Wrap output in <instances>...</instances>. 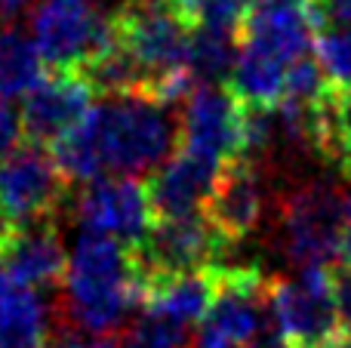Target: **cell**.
<instances>
[{
    "label": "cell",
    "instance_id": "obj_22",
    "mask_svg": "<svg viewBox=\"0 0 351 348\" xmlns=\"http://www.w3.org/2000/svg\"><path fill=\"white\" fill-rule=\"evenodd\" d=\"M315 55L333 86H351V28H321Z\"/></svg>",
    "mask_w": 351,
    "mask_h": 348
},
{
    "label": "cell",
    "instance_id": "obj_1",
    "mask_svg": "<svg viewBox=\"0 0 351 348\" xmlns=\"http://www.w3.org/2000/svg\"><path fill=\"white\" fill-rule=\"evenodd\" d=\"M62 284L71 321L90 333L117 330L145 306V281L136 269L133 250L102 234L86 232L77 240Z\"/></svg>",
    "mask_w": 351,
    "mask_h": 348
},
{
    "label": "cell",
    "instance_id": "obj_14",
    "mask_svg": "<svg viewBox=\"0 0 351 348\" xmlns=\"http://www.w3.org/2000/svg\"><path fill=\"white\" fill-rule=\"evenodd\" d=\"M222 164L200 158L194 151L176 148V154L164 160L148 179V197H152L154 219L200 213L204 201L210 197Z\"/></svg>",
    "mask_w": 351,
    "mask_h": 348
},
{
    "label": "cell",
    "instance_id": "obj_2",
    "mask_svg": "<svg viewBox=\"0 0 351 348\" xmlns=\"http://www.w3.org/2000/svg\"><path fill=\"white\" fill-rule=\"evenodd\" d=\"M170 105H160L139 92L111 96L93 105L86 127L96 142L102 170L111 176H139L158 170L179 145V127H173Z\"/></svg>",
    "mask_w": 351,
    "mask_h": 348
},
{
    "label": "cell",
    "instance_id": "obj_26",
    "mask_svg": "<svg viewBox=\"0 0 351 348\" xmlns=\"http://www.w3.org/2000/svg\"><path fill=\"white\" fill-rule=\"evenodd\" d=\"M31 3L34 0H0V25H10L12 28V22H19L31 10Z\"/></svg>",
    "mask_w": 351,
    "mask_h": 348
},
{
    "label": "cell",
    "instance_id": "obj_6",
    "mask_svg": "<svg viewBox=\"0 0 351 348\" xmlns=\"http://www.w3.org/2000/svg\"><path fill=\"white\" fill-rule=\"evenodd\" d=\"M179 148L222 166L247 158V102H241L225 84L194 86L182 108Z\"/></svg>",
    "mask_w": 351,
    "mask_h": 348
},
{
    "label": "cell",
    "instance_id": "obj_12",
    "mask_svg": "<svg viewBox=\"0 0 351 348\" xmlns=\"http://www.w3.org/2000/svg\"><path fill=\"white\" fill-rule=\"evenodd\" d=\"M317 40V18L311 0H253L237 28V47H250L293 65Z\"/></svg>",
    "mask_w": 351,
    "mask_h": 348
},
{
    "label": "cell",
    "instance_id": "obj_25",
    "mask_svg": "<svg viewBox=\"0 0 351 348\" xmlns=\"http://www.w3.org/2000/svg\"><path fill=\"white\" fill-rule=\"evenodd\" d=\"M333 287H336V306H339L342 330L351 333V271L342 262L333 265Z\"/></svg>",
    "mask_w": 351,
    "mask_h": 348
},
{
    "label": "cell",
    "instance_id": "obj_23",
    "mask_svg": "<svg viewBox=\"0 0 351 348\" xmlns=\"http://www.w3.org/2000/svg\"><path fill=\"white\" fill-rule=\"evenodd\" d=\"M311 10L321 28H351V0H311Z\"/></svg>",
    "mask_w": 351,
    "mask_h": 348
},
{
    "label": "cell",
    "instance_id": "obj_4",
    "mask_svg": "<svg viewBox=\"0 0 351 348\" xmlns=\"http://www.w3.org/2000/svg\"><path fill=\"white\" fill-rule=\"evenodd\" d=\"M351 216V195L330 185H302L280 203V238L296 265H336Z\"/></svg>",
    "mask_w": 351,
    "mask_h": 348
},
{
    "label": "cell",
    "instance_id": "obj_29",
    "mask_svg": "<svg viewBox=\"0 0 351 348\" xmlns=\"http://www.w3.org/2000/svg\"><path fill=\"white\" fill-rule=\"evenodd\" d=\"M339 262L351 271V216H348V228H346V238H342V253H339Z\"/></svg>",
    "mask_w": 351,
    "mask_h": 348
},
{
    "label": "cell",
    "instance_id": "obj_16",
    "mask_svg": "<svg viewBox=\"0 0 351 348\" xmlns=\"http://www.w3.org/2000/svg\"><path fill=\"white\" fill-rule=\"evenodd\" d=\"M0 265L6 271H12L19 281L40 290L65 281L68 256L65 247H62V238L49 228V222H34V225L19 228V234L12 238Z\"/></svg>",
    "mask_w": 351,
    "mask_h": 348
},
{
    "label": "cell",
    "instance_id": "obj_30",
    "mask_svg": "<svg viewBox=\"0 0 351 348\" xmlns=\"http://www.w3.org/2000/svg\"><path fill=\"white\" fill-rule=\"evenodd\" d=\"M327 348H351V333H342L336 343H330Z\"/></svg>",
    "mask_w": 351,
    "mask_h": 348
},
{
    "label": "cell",
    "instance_id": "obj_17",
    "mask_svg": "<svg viewBox=\"0 0 351 348\" xmlns=\"http://www.w3.org/2000/svg\"><path fill=\"white\" fill-rule=\"evenodd\" d=\"M213 296H216V265L200 269V271H188V275L167 277V281L148 287L145 306L142 308L191 327V324H200Z\"/></svg>",
    "mask_w": 351,
    "mask_h": 348
},
{
    "label": "cell",
    "instance_id": "obj_28",
    "mask_svg": "<svg viewBox=\"0 0 351 348\" xmlns=\"http://www.w3.org/2000/svg\"><path fill=\"white\" fill-rule=\"evenodd\" d=\"M47 348H117L111 339H96V343H74V339H65V343H56Z\"/></svg>",
    "mask_w": 351,
    "mask_h": 348
},
{
    "label": "cell",
    "instance_id": "obj_11",
    "mask_svg": "<svg viewBox=\"0 0 351 348\" xmlns=\"http://www.w3.org/2000/svg\"><path fill=\"white\" fill-rule=\"evenodd\" d=\"M96 96L99 90L84 71L49 68L47 77L25 96V105L19 111L25 139L49 148L90 114Z\"/></svg>",
    "mask_w": 351,
    "mask_h": 348
},
{
    "label": "cell",
    "instance_id": "obj_10",
    "mask_svg": "<svg viewBox=\"0 0 351 348\" xmlns=\"http://www.w3.org/2000/svg\"><path fill=\"white\" fill-rule=\"evenodd\" d=\"M77 219L90 234L114 238L127 247H139L158 222L148 185L136 176H99L86 182L77 197Z\"/></svg>",
    "mask_w": 351,
    "mask_h": 348
},
{
    "label": "cell",
    "instance_id": "obj_9",
    "mask_svg": "<svg viewBox=\"0 0 351 348\" xmlns=\"http://www.w3.org/2000/svg\"><path fill=\"white\" fill-rule=\"evenodd\" d=\"M130 250H133L136 269H139L148 293V287L167 281V277L210 269L213 256L222 250V240L216 238L204 213H191L158 219L148 232V238L139 247H130Z\"/></svg>",
    "mask_w": 351,
    "mask_h": 348
},
{
    "label": "cell",
    "instance_id": "obj_27",
    "mask_svg": "<svg viewBox=\"0 0 351 348\" xmlns=\"http://www.w3.org/2000/svg\"><path fill=\"white\" fill-rule=\"evenodd\" d=\"M19 228H22V225H16V222H12L10 216L0 210V259H3V253L10 250V244H12V238L19 234Z\"/></svg>",
    "mask_w": 351,
    "mask_h": 348
},
{
    "label": "cell",
    "instance_id": "obj_3",
    "mask_svg": "<svg viewBox=\"0 0 351 348\" xmlns=\"http://www.w3.org/2000/svg\"><path fill=\"white\" fill-rule=\"evenodd\" d=\"M271 314L287 348H327L342 336L333 265H308L296 277H271Z\"/></svg>",
    "mask_w": 351,
    "mask_h": 348
},
{
    "label": "cell",
    "instance_id": "obj_18",
    "mask_svg": "<svg viewBox=\"0 0 351 348\" xmlns=\"http://www.w3.org/2000/svg\"><path fill=\"white\" fill-rule=\"evenodd\" d=\"M287 71H290V65H284V62L256 53L250 47H237V59L231 65L225 86L253 108H278L287 90Z\"/></svg>",
    "mask_w": 351,
    "mask_h": 348
},
{
    "label": "cell",
    "instance_id": "obj_21",
    "mask_svg": "<svg viewBox=\"0 0 351 348\" xmlns=\"http://www.w3.org/2000/svg\"><path fill=\"white\" fill-rule=\"evenodd\" d=\"M127 348H194V339L188 324L142 308L139 321L127 333Z\"/></svg>",
    "mask_w": 351,
    "mask_h": 348
},
{
    "label": "cell",
    "instance_id": "obj_24",
    "mask_svg": "<svg viewBox=\"0 0 351 348\" xmlns=\"http://www.w3.org/2000/svg\"><path fill=\"white\" fill-rule=\"evenodd\" d=\"M22 139H25L22 114H19L10 102H0V160H3Z\"/></svg>",
    "mask_w": 351,
    "mask_h": 348
},
{
    "label": "cell",
    "instance_id": "obj_20",
    "mask_svg": "<svg viewBox=\"0 0 351 348\" xmlns=\"http://www.w3.org/2000/svg\"><path fill=\"white\" fill-rule=\"evenodd\" d=\"M234 59H237V34L219 31V28H194L188 68H191L197 84L200 80H204V84L228 80Z\"/></svg>",
    "mask_w": 351,
    "mask_h": 348
},
{
    "label": "cell",
    "instance_id": "obj_19",
    "mask_svg": "<svg viewBox=\"0 0 351 348\" xmlns=\"http://www.w3.org/2000/svg\"><path fill=\"white\" fill-rule=\"evenodd\" d=\"M47 71L49 68L37 49L34 37L16 28H6L0 34V102L25 99L47 77Z\"/></svg>",
    "mask_w": 351,
    "mask_h": 348
},
{
    "label": "cell",
    "instance_id": "obj_7",
    "mask_svg": "<svg viewBox=\"0 0 351 348\" xmlns=\"http://www.w3.org/2000/svg\"><path fill=\"white\" fill-rule=\"evenodd\" d=\"M68 179L47 145L22 139L0 160V210L16 225L49 222L62 207Z\"/></svg>",
    "mask_w": 351,
    "mask_h": 348
},
{
    "label": "cell",
    "instance_id": "obj_5",
    "mask_svg": "<svg viewBox=\"0 0 351 348\" xmlns=\"http://www.w3.org/2000/svg\"><path fill=\"white\" fill-rule=\"evenodd\" d=\"M271 277L259 269H216V296L197 324L194 348H253L268 324Z\"/></svg>",
    "mask_w": 351,
    "mask_h": 348
},
{
    "label": "cell",
    "instance_id": "obj_13",
    "mask_svg": "<svg viewBox=\"0 0 351 348\" xmlns=\"http://www.w3.org/2000/svg\"><path fill=\"white\" fill-rule=\"evenodd\" d=\"M265 210V185L253 160L241 158L219 170L216 185L204 201L200 213L222 240V247L243 240L262 219Z\"/></svg>",
    "mask_w": 351,
    "mask_h": 348
},
{
    "label": "cell",
    "instance_id": "obj_15",
    "mask_svg": "<svg viewBox=\"0 0 351 348\" xmlns=\"http://www.w3.org/2000/svg\"><path fill=\"white\" fill-rule=\"evenodd\" d=\"M49 312L37 287L0 265V348H47Z\"/></svg>",
    "mask_w": 351,
    "mask_h": 348
},
{
    "label": "cell",
    "instance_id": "obj_8",
    "mask_svg": "<svg viewBox=\"0 0 351 348\" xmlns=\"http://www.w3.org/2000/svg\"><path fill=\"white\" fill-rule=\"evenodd\" d=\"M31 28L47 68L84 71L108 43L111 18L90 0H43L31 16Z\"/></svg>",
    "mask_w": 351,
    "mask_h": 348
}]
</instances>
